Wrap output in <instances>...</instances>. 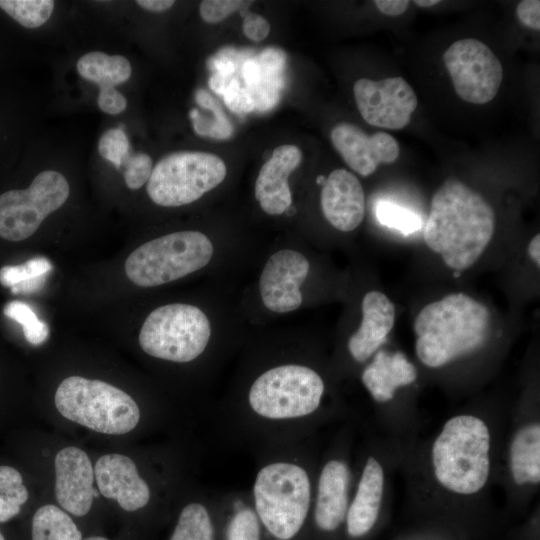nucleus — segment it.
Here are the masks:
<instances>
[{
  "instance_id": "obj_12",
  "label": "nucleus",
  "mask_w": 540,
  "mask_h": 540,
  "mask_svg": "<svg viewBox=\"0 0 540 540\" xmlns=\"http://www.w3.org/2000/svg\"><path fill=\"white\" fill-rule=\"evenodd\" d=\"M353 93L362 118L376 127L402 129L417 107L414 90L400 76L378 81L361 78L355 82Z\"/></svg>"
},
{
  "instance_id": "obj_22",
  "label": "nucleus",
  "mask_w": 540,
  "mask_h": 540,
  "mask_svg": "<svg viewBox=\"0 0 540 540\" xmlns=\"http://www.w3.org/2000/svg\"><path fill=\"white\" fill-rule=\"evenodd\" d=\"M416 378L415 366L402 352L385 350H377L361 376L363 384L378 402L391 400L397 388L413 383Z\"/></svg>"
},
{
  "instance_id": "obj_7",
  "label": "nucleus",
  "mask_w": 540,
  "mask_h": 540,
  "mask_svg": "<svg viewBox=\"0 0 540 540\" xmlns=\"http://www.w3.org/2000/svg\"><path fill=\"white\" fill-rule=\"evenodd\" d=\"M210 337V321L201 309L173 303L158 307L147 316L139 344L150 356L185 363L204 352Z\"/></svg>"
},
{
  "instance_id": "obj_21",
  "label": "nucleus",
  "mask_w": 540,
  "mask_h": 540,
  "mask_svg": "<svg viewBox=\"0 0 540 540\" xmlns=\"http://www.w3.org/2000/svg\"><path fill=\"white\" fill-rule=\"evenodd\" d=\"M384 472L380 463L369 457L355 494L347 510V531L352 537L365 535L374 526L381 507Z\"/></svg>"
},
{
  "instance_id": "obj_42",
  "label": "nucleus",
  "mask_w": 540,
  "mask_h": 540,
  "mask_svg": "<svg viewBox=\"0 0 540 540\" xmlns=\"http://www.w3.org/2000/svg\"><path fill=\"white\" fill-rule=\"evenodd\" d=\"M376 7L388 16H399L403 14L409 6L407 0H376Z\"/></svg>"
},
{
  "instance_id": "obj_45",
  "label": "nucleus",
  "mask_w": 540,
  "mask_h": 540,
  "mask_svg": "<svg viewBox=\"0 0 540 540\" xmlns=\"http://www.w3.org/2000/svg\"><path fill=\"white\" fill-rule=\"evenodd\" d=\"M210 88L218 94H223L227 84L226 76H223L219 73L213 75L209 80Z\"/></svg>"
},
{
  "instance_id": "obj_4",
  "label": "nucleus",
  "mask_w": 540,
  "mask_h": 540,
  "mask_svg": "<svg viewBox=\"0 0 540 540\" xmlns=\"http://www.w3.org/2000/svg\"><path fill=\"white\" fill-rule=\"evenodd\" d=\"M54 401L63 417L100 433H127L140 419L137 403L126 392L104 381L81 376L64 379Z\"/></svg>"
},
{
  "instance_id": "obj_27",
  "label": "nucleus",
  "mask_w": 540,
  "mask_h": 540,
  "mask_svg": "<svg viewBox=\"0 0 540 540\" xmlns=\"http://www.w3.org/2000/svg\"><path fill=\"white\" fill-rule=\"evenodd\" d=\"M196 102L211 111V117L200 114L196 109L190 111V118L195 132L202 137L227 139L232 134V125L221 109L219 103L207 91L196 92Z\"/></svg>"
},
{
  "instance_id": "obj_40",
  "label": "nucleus",
  "mask_w": 540,
  "mask_h": 540,
  "mask_svg": "<svg viewBox=\"0 0 540 540\" xmlns=\"http://www.w3.org/2000/svg\"><path fill=\"white\" fill-rule=\"evenodd\" d=\"M97 103L99 108L109 115H117L123 112L127 106L125 96L116 89L100 92Z\"/></svg>"
},
{
  "instance_id": "obj_36",
  "label": "nucleus",
  "mask_w": 540,
  "mask_h": 540,
  "mask_svg": "<svg viewBox=\"0 0 540 540\" xmlns=\"http://www.w3.org/2000/svg\"><path fill=\"white\" fill-rule=\"evenodd\" d=\"M0 494L16 497L23 504L28 500V490L23 485L21 474L15 468L0 466Z\"/></svg>"
},
{
  "instance_id": "obj_26",
  "label": "nucleus",
  "mask_w": 540,
  "mask_h": 540,
  "mask_svg": "<svg viewBox=\"0 0 540 540\" xmlns=\"http://www.w3.org/2000/svg\"><path fill=\"white\" fill-rule=\"evenodd\" d=\"M52 269L45 257H35L20 265H6L0 269V283L14 294L31 293L41 288L46 274Z\"/></svg>"
},
{
  "instance_id": "obj_17",
  "label": "nucleus",
  "mask_w": 540,
  "mask_h": 540,
  "mask_svg": "<svg viewBox=\"0 0 540 540\" xmlns=\"http://www.w3.org/2000/svg\"><path fill=\"white\" fill-rule=\"evenodd\" d=\"M320 203L328 222L337 230L356 229L365 215V195L358 178L345 169H336L322 186Z\"/></svg>"
},
{
  "instance_id": "obj_33",
  "label": "nucleus",
  "mask_w": 540,
  "mask_h": 540,
  "mask_svg": "<svg viewBox=\"0 0 540 540\" xmlns=\"http://www.w3.org/2000/svg\"><path fill=\"white\" fill-rule=\"evenodd\" d=\"M227 540H260L259 518L251 509L238 511L228 526Z\"/></svg>"
},
{
  "instance_id": "obj_30",
  "label": "nucleus",
  "mask_w": 540,
  "mask_h": 540,
  "mask_svg": "<svg viewBox=\"0 0 540 540\" xmlns=\"http://www.w3.org/2000/svg\"><path fill=\"white\" fill-rule=\"evenodd\" d=\"M6 317L18 322L26 340L32 345L42 344L48 337L49 328L41 321L33 309L25 302L11 301L3 309Z\"/></svg>"
},
{
  "instance_id": "obj_38",
  "label": "nucleus",
  "mask_w": 540,
  "mask_h": 540,
  "mask_svg": "<svg viewBox=\"0 0 540 540\" xmlns=\"http://www.w3.org/2000/svg\"><path fill=\"white\" fill-rule=\"evenodd\" d=\"M242 28L245 36L255 42L264 40L270 32L268 21L259 14L249 11L244 15Z\"/></svg>"
},
{
  "instance_id": "obj_18",
  "label": "nucleus",
  "mask_w": 540,
  "mask_h": 540,
  "mask_svg": "<svg viewBox=\"0 0 540 540\" xmlns=\"http://www.w3.org/2000/svg\"><path fill=\"white\" fill-rule=\"evenodd\" d=\"M302 153L295 145H281L261 167L255 182V198L269 215H280L292 204L289 175L300 165Z\"/></svg>"
},
{
  "instance_id": "obj_11",
  "label": "nucleus",
  "mask_w": 540,
  "mask_h": 540,
  "mask_svg": "<svg viewBox=\"0 0 540 540\" xmlns=\"http://www.w3.org/2000/svg\"><path fill=\"white\" fill-rule=\"evenodd\" d=\"M443 61L457 95L473 104L490 102L503 79V68L494 52L483 42L465 38L451 44Z\"/></svg>"
},
{
  "instance_id": "obj_31",
  "label": "nucleus",
  "mask_w": 540,
  "mask_h": 540,
  "mask_svg": "<svg viewBox=\"0 0 540 540\" xmlns=\"http://www.w3.org/2000/svg\"><path fill=\"white\" fill-rule=\"evenodd\" d=\"M375 216L383 226L397 230L403 235L414 233L422 225L419 215L414 211L384 200L375 205Z\"/></svg>"
},
{
  "instance_id": "obj_5",
  "label": "nucleus",
  "mask_w": 540,
  "mask_h": 540,
  "mask_svg": "<svg viewBox=\"0 0 540 540\" xmlns=\"http://www.w3.org/2000/svg\"><path fill=\"white\" fill-rule=\"evenodd\" d=\"M213 252V244L205 234L178 231L136 248L126 259L125 273L140 287L159 286L205 267Z\"/></svg>"
},
{
  "instance_id": "obj_14",
  "label": "nucleus",
  "mask_w": 540,
  "mask_h": 540,
  "mask_svg": "<svg viewBox=\"0 0 540 540\" xmlns=\"http://www.w3.org/2000/svg\"><path fill=\"white\" fill-rule=\"evenodd\" d=\"M331 142L346 164L361 176H369L380 164L396 161L400 148L386 132L368 135L351 123H339L331 130Z\"/></svg>"
},
{
  "instance_id": "obj_24",
  "label": "nucleus",
  "mask_w": 540,
  "mask_h": 540,
  "mask_svg": "<svg viewBox=\"0 0 540 540\" xmlns=\"http://www.w3.org/2000/svg\"><path fill=\"white\" fill-rule=\"evenodd\" d=\"M76 68L83 79L96 83L100 92L115 89V86L126 82L132 72L126 57L99 51L84 54L79 58Z\"/></svg>"
},
{
  "instance_id": "obj_43",
  "label": "nucleus",
  "mask_w": 540,
  "mask_h": 540,
  "mask_svg": "<svg viewBox=\"0 0 540 540\" xmlns=\"http://www.w3.org/2000/svg\"><path fill=\"white\" fill-rule=\"evenodd\" d=\"M136 3L146 10L162 12L171 8L175 2L173 0H138Z\"/></svg>"
},
{
  "instance_id": "obj_50",
  "label": "nucleus",
  "mask_w": 540,
  "mask_h": 540,
  "mask_svg": "<svg viewBox=\"0 0 540 540\" xmlns=\"http://www.w3.org/2000/svg\"><path fill=\"white\" fill-rule=\"evenodd\" d=\"M0 540H5V538H4L3 534L1 533V531H0Z\"/></svg>"
},
{
  "instance_id": "obj_15",
  "label": "nucleus",
  "mask_w": 540,
  "mask_h": 540,
  "mask_svg": "<svg viewBox=\"0 0 540 540\" xmlns=\"http://www.w3.org/2000/svg\"><path fill=\"white\" fill-rule=\"evenodd\" d=\"M55 495L60 506L69 513L86 515L94 499V469L88 455L77 447L60 450L54 461Z\"/></svg>"
},
{
  "instance_id": "obj_35",
  "label": "nucleus",
  "mask_w": 540,
  "mask_h": 540,
  "mask_svg": "<svg viewBox=\"0 0 540 540\" xmlns=\"http://www.w3.org/2000/svg\"><path fill=\"white\" fill-rule=\"evenodd\" d=\"M252 1L240 0H205L199 7L202 19L210 24L218 23L237 10L246 8Z\"/></svg>"
},
{
  "instance_id": "obj_49",
  "label": "nucleus",
  "mask_w": 540,
  "mask_h": 540,
  "mask_svg": "<svg viewBox=\"0 0 540 540\" xmlns=\"http://www.w3.org/2000/svg\"><path fill=\"white\" fill-rule=\"evenodd\" d=\"M325 181H326V178H325L324 176H319V177L317 178V183H318V184H321L322 186H323V184L325 183Z\"/></svg>"
},
{
  "instance_id": "obj_9",
  "label": "nucleus",
  "mask_w": 540,
  "mask_h": 540,
  "mask_svg": "<svg viewBox=\"0 0 540 540\" xmlns=\"http://www.w3.org/2000/svg\"><path fill=\"white\" fill-rule=\"evenodd\" d=\"M324 382L313 369L281 365L262 373L251 385V409L268 419H292L313 413L320 405Z\"/></svg>"
},
{
  "instance_id": "obj_19",
  "label": "nucleus",
  "mask_w": 540,
  "mask_h": 540,
  "mask_svg": "<svg viewBox=\"0 0 540 540\" xmlns=\"http://www.w3.org/2000/svg\"><path fill=\"white\" fill-rule=\"evenodd\" d=\"M361 308V324L348 341V350L358 362L366 361L379 349L395 321L394 305L382 292L366 293Z\"/></svg>"
},
{
  "instance_id": "obj_10",
  "label": "nucleus",
  "mask_w": 540,
  "mask_h": 540,
  "mask_svg": "<svg viewBox=\"0 0 540 540\" xmlns=\"http://www.w3.org/2000/svg\"><path fill=\"white\" fill-rule=\"evenodd\" d=\"M68 196V181L54 170L40 172L27 189L4 192L0 195V237L15 242L27 239Z\"/></svg>"
},
{
  "instance_id": "obj_23",
  "label": "nucleus",
  "mask_w": 540,
  "mask_h": 540,
  "mask_svg": "<svg viewBox=\"0 0 540 540\" xmlns=\"http://www.w3.org/2000/svg\"><path fill=\"white\" fill-rule=\"evenodd\" d=\"M510 470L516 484L540 482V425L532 423L515 434L510 446Z\"/></svg>"
},
{
  "instance_id": "obj_2",
  "label": "nucleus",
  "mask_w": 540,
  "mask_h": 540,
  "mask_svg": "<svg viewBox=\"0 0 540 540\" xmlns=\"http://www.w3.org/2000/svg\"><path fill=\"white\" fill-rule=\"evenodd\" d=\"M490 329L485 305L464 293L446 295L423 307L415 318L417 357L428 367H441L481 348Z\"/></svg>"
},
{
  "instance_id": "obj_37",
  "label": "nucleus",
  "mask_w": 540,
  "mask_h": 540,
  "mask_svg": "<svg viewBox=\"0 0 540 540\" xmlns=\"http://www.w3.org/2000/svg\"><path fill=\"white\" fill-rule=\"evenodd\" d=\"M224 102L236 113L249 112L255 109L254 102L247 89L240 86L236 79L227 84L223 92Z\"/></svg>"
},
{
  "instance_id": "obj_39",
  "label": "nucleus",
  "mask_w": 540,
  "mask_h": 540,
  "mask_svg": "<svg viewBox=\"0 0 540 540\" xmlns=\"http://www.w3.org/2000/svg\"><path fill=\"white\" fill-rule=\"evenodd\" d=\"M516 14L524 26L534 30L540 29V1H521L516 8Z\"/></svg>"
},
{
  "instance_id": "obj_16",
  "label": "nucleus",
  "mask_w": 540,
  "mask_h": 540,
  "mask_svg": "<svg viewBox=\"0 0 540 540\" xmlns=\"http://www.w3.org/2000/svg\"><path fill=\"white\" fill-rule=\"evenodd\" d=\"M100 493L114 499L125 511L143 508L150 499L148 484L139 476L133 460L121 454H106L94 467Z\"/></svg>"
},
{
  "instance_id": "obj_44",
  "label": "nucleus",
  "mask_w": 540,
  "mask_h": 540,
  "mask_svg": "<svg viewBox=\"0 0 540 540\" xmlns=\"http://www.w3.org/2000/svg\"><path fill=\"white\" fill-rule=\"evenodd\" d=\"M528 254L534 263L540 266V235L536 234L528 244Z\"/></svg>"
},
{
  "instance_id": "obj_6",
  "label": "nucleus",
  "mask_w": 540,
  "mask_h": 540,
  "mask_svg": "<svg viewBox=\"0 0 540 540\" xmlns=\"http://www.w3.org/2000/svg\"><path fill=\"white\" fill-rule=\"evenodd\" d=\"M310 481L305 469L288 462L263 467L253 493L256 515L276 538L294 537L305 522L310 506Z\"/></svg>"
},
{
  "instance_id": "obj_13",
  "label": "nucleus",
  "mask_w": 540,
  "mask_h": 540,
  "mask_svg": "<svg viewBox=\"0 0 540 540\" xmlns=\"http://www.w3.org/2000/svg\"><path fill=\"white\" fill-rule=\"evenodd\" d=\"M310 264L300 252L283 249L266 262L259 280L264 306L275 313L298 309L303 297L300 286L307 278Z\"/></svg>"
},
{
  "instance_id": "obj_3",
  "label": "nucleus",
  "mask_w": 540,
  "mask_h": 540,
  "mask_svg": "<svg viewBox=\"0 0 540 540\" xmlns=\"http://www.w3.org/2000/svg\"><path fill=\"white\" fill-rule=\"evenodd\" d=\"M489 451L486 423L473 415L454 416L444 424L432 446L435 478L452 493L475 494L489 477Z\"/></svg>"
},
{
  "instance_id": "obj_32",
  "label": "nucleus",
  "mask_w": 540,
  "mask_h": 540,
  "mask_svg": "<svg viewBox=\"0 0 540 540\" xmlns=\"http://www.w3.org/2000/svg\"><path fill=\"white\" fill-rule=\"evenodd\" d=\"M100 155L121 169L131 155L129 139L122 128H112L103 133L98 143Z\"/></svg>"
},
{
  "instance_id": "obj_1",
  "label": "nucleus",
  "mask_w": 540,
  "mask_h": 540,
  "mask_svg": "<svg viewBox=\"0 0 540 540\" xmlns=\"http://www.w3.org/2000/svg\"><path fill=\"white\" fill-rule=\"evenodd\" d=\"M494 230L495 213L485 198L459 179L448 178L432 196L423 235L448 267L463 271L478 260Z\"/></svg>"
},
{
  "instance_id": "obj_47",
  "label": "nucleus",
  "mask_w": 540,
  "mask_h": 540,
  "mask_svg": "<svg viewBox=\"0 0 540 540\" xmlns=\"http://www.w3.org/2000/svg\"><path fill=\"white\" fill-rule=\"evenodd\" d=\"M439 0H415L414 3L422 8H427L438 4Z\"/></svg>"
},
{
  "instance_id": "obj_48",
  "label": "nucleus",
  "mask_w": 540,
  "mask_h": 540,
  "mask_svg": "<svg viewBox=\"0 0 540 540\" xmlns=\"http://www.w3.org/2000/svg\"><path fill=\"white\" fill-rule=\"evenodd\" d=\"M84 540H108V539L104 537H100V536H93V537L86 538Z\"/></svg>"
},
{
  "instance_id": "obj_28",
  "label": "nucleus",
  "mask_w": 540,
  "mask_h": 540,
  "mask_svg": "<svg viewBox=\"0 0 540 540\" xmlns=\"http://www.w3.org/2000/svg\"><path fill=\"white\" fill-rule=\"evenodd\" d=\"M213 535L206 508L200 503H191L182 509L170 540H214Z\"/></svg>"
},
{
  "instance_id": "obj_20",
  "label": "nucleus",
  "mask_w": 540,
  "mask_h": 540,
  "mask_svg": "<svg viewBox=\"0 0 540 540\" xmlns=\"http://www.w3.org/2000/svg\"><path fill=\"white\" fill-rule=\"evenodd\" d=\"M349 470L339 460L327 462L320 474L314 518L323 531L339 527L348 510Z\"/></svg>"
},
{
  "instance_id": "obj_34",
  "label": "nucleus",
  "mask_w": 540,
  "mask_h": 540,
  "mask_svg": "<svg viewBox=\"0 0 540 540\" xmlns=\"http://www.w3.org/2000/svg\"><path fill=\"white\" fill-rule=\"evenodd\" d=\"M124 180L129 189L137 190L150 178L152 159L145 153L131 154L124 165Z\"/></svg>"
},
{
  "instance_id": "obj_8",
  "label": "nucleus",
  "mask_w": 540,
  "mask_h": 540,
  "mask_svg": "<svg viewBox=\"0 0 540 540\" xmlns=\"http://www.w3.org/2000/svg\"><path fill=\"white\" fill-rule=\"evenodd\" d=\"M227 169L217 155L200 151H181L163 157L152 169L147 193L159 206L190 204L217 187Z\"/></svg>"
},
{
  "instance_id": "obj_25",
  "label": "nucleus",
  "mask_w": 540,
  "mask_h": 540,
  "mask_svg": "<svg viewBox=\"0 0 540 540\" xmlns=\"http://www.w3.org/2000/svg\"><path fill=\"white\" fill-rule=\"evenodd\" d=\"M32 540H82V534L65 511L47 504L33 516Z\"/></svg>"
},
{
  "instance_id": "obj_29",
  "label": "nucleus",
  "mask_w": 540,
  "mask_h": 540,
  "mask_svg": "<svg viewBox=\"0 0 540 540\" xmlns=\"http://www.w3.org/2000/svg\"><path fill=\"white\" fill-rule=\"evenodd\" d=\"M54 5L52 0H0V8L26 28L43 25L52 15Z\"/></svg>"
},
{
  "instance_id": "obj_41",
  "label": "nucleus",
  "mask_w": 540,
  "mask_h": 540,
  "mask_svg": "<svg viewBox=\"0 0 540 540\" xmlns=\"http://www.w3.org/2000/svg\"><path fill=\"white\" fill-rule=\"evenodd\" d=\"M23 503L16 497L0 494V522H6L21 511Z\"/></svg>"
},
{
  "instance_id": "obj_46",
  "label": "nucleus",
  "mask_w": 540,
  "mask_h": 540,
  "mask_svg": "<svg viewBox=\"0 0 540 540\" xmlns=\"http://www.w3.org/2000/svg\"><path fill=\"white\" fill-rule=\"evenodd\" d=\"M218 73L226 76L234 71V65L228 60H215L213 62Z\"/></svg>"
}]
</instances>
